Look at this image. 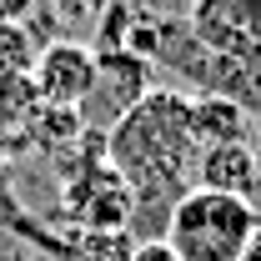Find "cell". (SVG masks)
<instances>
[{"label":"cell","instance_id":"ba28073f","mask_svg":"<svg viewBox=\"0 0 261 261\" xmlns=\"http://www.w3.org/2000/svg\"><path fill=\"white\" fill-rule=\"evenodd\" d=\"M31 61H35L31 35L20 31V25H0V81H15Z\"/></svg>","mask_w":261,"mask_h":261},{"label":"cell","instance_id":"52a82bcc","mask_svg":"<svg viewBox=\"0 0 261 261\" xmlns=\"http://www.w3.org/2000/svg\"><path fill=\"white\" fill-rule=\"evenodd\" d=\"M191 126H196L201 151L226 146V141H251V116L221 96H191Z\"/></svg>","mask_w":261,"mask_h":261},{"label":"cell","instance_id":"8992f818","mask_svg":"<svg viewBox=\"0 0 261 261\" xmlns=\"http://www.w3.org/2000/svg\"><path fill=\"white\" fill-rule=\"evenodd\" d=\"M100 56V75H96V96L111 100V116H126L136 100L151 96V81H156V70L146 56H136V50H96ZM91 96V100H96Z\"/></svg>","mask_w":261,"mask_h":261},{"label":"cell","instance_id":"7c38bea8","mask_svg":"<svg viewBox=\"0 0 261 261\" xmlns=\"http://www.w3.org/2000/svg\"><path fill=\"white\" fill-rule=\"evenodd\" d=\"M251 146H256V156H261V130H256V141H251Z\"/></svg>","mask_w":261,"mask_h":261},{"label":"cell","instance_id":"6da1fadb","mask_svg":"<svg viewBox=\"0 0 261 261\" xmlns=\"http://www.w3.org/2000/svg\"><path fill=\"white\" fill-rule=\"evenodd\" d=\"M106 161L121 171V181L130 186V201L141 211L161 206V216H171V206L196 186V161H201L191 96L151 91L146 100H136L126 116L111 121Z\"/></svg>","mask_w":261,"mask_h":261},{"label":"cell","instance_id":"277c9868","mask_svg":"<svg viewBox=\"0 0 261 261\" xmlns=\"http://www.w3.org/2000/svg\"><path fill=\"white\" fill-rule=\"evenodd\" d=\"M96 75H100V56L81 40H50L45 50H35L31 61V91L40 96V106H65L81 111L96 96Z\"/></svg>","mask_w":261,"mask_h":261},{"label":"cell","instance_id":"7a4b0ae2","mask_svg":"<svg viewBox=\"0 0 261 261\" xmlns=\"http://www.w3.org/2000/svg\"><path fill=\"white\" fill-rule=\"evenodd\" d=\"M256 206L226 191H206L191 186L171 206L161 241L176 251L181 261H241L251 231H256Z\"/></svg>","mask_w":261,"mask_h":261},{"label":"cell","instance_id":"3957f363","mask_svg":"<svg viewBox=\"0 0 261 261\" xmlns=\"http://www.w3.org/2000/svg\"><path fill=\"white\" fill-rule=\"evenodd\" d=\"M186 31L206 56L261 61V0H191Z\"/></svg>","mask_w":261,"mask_h":261},{"label":"cell","instance_id":"8fae6325","mask_svg":"<svg viewBox=\"0 0 261 261\" xmlns=\"http://www.w3.org/2000/svg\"><path fill=\"white\" fill-rule=\"evenodd\" d=\"M241 261H261V221H256V231H251V241H246Z\"/></svg>","mask_w":261,"mask_h":261},{"label":"cell","instance_id":"9c48e42d","mask_svg":"<svg viewBox=\"0 0 261 261\" xmlns=\"http://www.w3.org/2000/svg\"><path fill=\"white\" fill-rule=\"evenodd\" d=\"M126 261H181V256L166 246L161 236H141V241L130 246V256H126Z\"/></svg>","mask_w":261,"mask_h":261},{"label":"cell","instance_id":"5b68a950","mask_svg":"<svg viewBox=\"0 0 261 261\" xmlns=\"http://www.w3.org/2000/svg\"><path fill=\"white\" fill-rule=\"evenodd\" d=\"M196 186L206 191H226V196H241L256 206V191H261V156L251 141H226V146H206L201 161H196Z\"/></svg>","mask_w":261,"mask_h":261},{"label":"cell","instance_id":"30bf717a","mask_svg":"<svg viewBox=\"0 0 261 261\" xmlns=\"http://www.w3.org/2000/svg\"><path fill=\"white\" fill-rule=\"evenodd\" d=\"M35 10V0H0V25H20Z\"/></svg>","mask_w":261,"mask_h":261}]
</instances>
